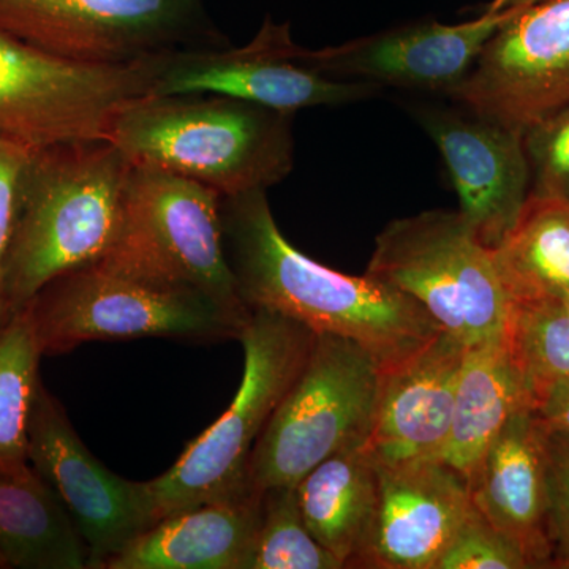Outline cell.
I'll return each instance as SVG.
<instances>
[{
  "label": "cell",
  "mask_w": 569,
  "mask_h": 569,
  "mask_svg": "<svg viewBox=\"0 0 569 569\" xmlns=\"http://www.w3.org/2000/svg\"><path fill=\"white\" fill-rule=\"evenodd\" d=\"M223 246L249 309L291 318L316 335L355 340L381 367L443 331L425 307L376 277L348 276L299 252L280 231L266 190L222 198Z\"/></svg>",
  "instance_id": "cell-1"
},
{
  "label": "cell",
  "mask_w": 569,
  "mask_h": 569,
  "mask_svg": "<svg viewBox=\"0 0 569 569\" xmlns=\"http://www.w3.org/2000/svg\"><path fill=\"white\" fill-rule=\"evenodd\" d=\"M132 168L110 140L33 149L3 279L10 318L52 280L110 252L121 233Z\"/></svg>",
  "instance_id": "cell-2"
},
{
  "label": "cell",
  "mask_w": 569,
  "mask_h": 569,
  "mask_svg": "<svg viewBox=\"0 0 569 569\" xmlns=\"http://www.w3.org/2000/svg\"><path fill=\"white\" fill-rule=\"evenodd\" d=\"M293 116L222 93L146 96L118 112L108 140L133 167L234 197L293 171Z\"/></svg>",
  "instance_id": "cell-3"
},
{
  "label": "cell",
  "mask_w": 569,
  "mask_h": 569,
  "mask_svg": "<svg viewBox=\"0 0 569 569\" xmlns=\"http://www.w3.org/2000/svg\"><path fill=\"white\" fill-rule=\"evenodd\" d=\"M316 332L291 318L250 309L239 332L244 376L233 402L187 447L170 470L142 482L153 520L206 501L254 489L249 482L254 443L306 365Z\"/></svg>",
  "instance_id": "cell-4"
},
{
  "label": "cell",
  "mask_w": 569,
  "mask_h": 569,
  "mask_svg": "<svg viewBox=\"0 0 569 569\" xmlns=\"http://www.w3.org/2000/svg\"><path fill=\"white\" fill-rule=\"evenodd\" d=\"M28 309L43 356L92 340L217 342L238 339L242 329L201 291L146 274L111 253L52 280Z\"/></svg>",
  "instance_id": "cell-5"
},
{
  "label": "cell",
  "mask_w": 569,
  "mask_h": 569,
  "mask_svg": "<svg viewBox=\"0 0 569 569\" xmlns=\"http://www.w3.org/2000/svg\"><path fill=\"white\" fill-rule=\"evenodd\" d=\"M366 274L419 302L466 347L505 340L509 301L493 250L459 211H426L389 222Z\"/></svg>",
  "instance_id": "cell-6"
},
{
  "label": "cell",
  "mask_w": 569,
  "mask_h": 569,
  "mask_svg": "<svg viewBox=\"0 0 569 569\" xmlns=\"http://www.w3.org/2000/svg\"><path fill=\"white\" fill-rule=\"evenodd\" d=\"M381 365L355 340L316 335L306 365L254 443L249 482L291 486L343 449L365 447L376 415Z\"/></svg>",
  "instance_id": "cell-7"
},
{
  "label": "cell",
  "mask_w": 569,
  "mask_h": 569,
  "mask_svg": "<svg viewBox=\"0 0 569 569\" xmlns=\"http://www.w3.org/2000/svg\"><path fill=\"white\" fill-rule=\"evenodd\" d=\"M0 31L93 66H132L231 44L204 0H0Z\"/></svg>",
  "instance_id": "cell-8"
},
{
  "label": "cell",
  "mask_w": 569,
  "mask_h": 569,
  "mask_svg": "<svg viewBox=\"0 0 569 569\" xmlns=\"http://www.w3.org/2000/svg\"><path fill=\"white\" fill-rule=\"evenodd\" d=\"M157 61L93 66L0 31V137L40 149L108 140L116 116L151 96Z\"/></svg>",
  "instance_id": "cell-9"
},
{
  "label": "cell",
  "mask_w": 569,
  "mask_h": 569,
  "mask_svg": "<svg viewBox=\"0 0 569 569\" xmlns=\"http://www.w3.org/2000/svg\"><path fill=\"white\" fill-rule=\"evenodd\" d=\"M222 198L203 183L133 167L121 233L108 253L146 274L201 291L244 326L250 309L224 253Z\"/></svg>",
  "instance_id": "cell-10"
},
{
  "label": "cell",
  "mask_w": 569,
  "mask_h": 569,
  "mask_svg": "<svg viewBox=\"0 0 569 569\" xmlns=\"http://www.w3.org/2000/svg\"><path fill=\"white\" fill-rule=\"evenodd\" d=\"M380 91L373 82L337 80L313 69L290 24L266 17L244 47L160 59L151 96L222 93L295 114L305 108L361 102Z\"/></svg>",
  "instance_id": "cell-11"
},
{
  "label": "cell",
  "mask_w": 569,
  "mask_h": 569,
  "mask_svg": "<svg viewBox=\"0 0 569 569\" xmlns=\"http://www.w3.org/2000/svg\"><path fill=\"white\" fill-rule=\"evenodd\" d=\"M448 96L520 133L568 108L569 0H539L516 10Z\"/></svg>",
  "instance_id": "cell-12"
},
{
  "label": "cell",
  "mask_w": 569,
  "mask_h": 569,
  "mask_svg": "<svg viewBox=\"0 0 569 569\" xmlns=\"http://www.w3.org/2000/svg\"><path fill=\"white\" fill-rule=\"evenodd\" d=\"M29 463L69 512L88 552L103 569L156 523L142 482L112 473L86 448L62 403L40 381L29 419Z\"/></svg>",
  "instance_id": "cell-13"
},
{
  "label": "cell",
  "mask_w": 569,
  "mask_h": 569,
  "mask_svg": "<svg viewBox=\"0 0 569 569\" xmlns=\"http://www.w3.org/2000/svg\"><path fill=\"white\" fill-rule=\"evenodd\" d=\"M411 116L447 163L463 219L482 244L497 247L530 193L523 134L467 108L415 103Z\"/></svg>",
  "instance_id": "cell-14"
},
{
  "label": "cell",
  "mask_w": 569,
  "mask_h": 569,
  "mask_svg": "<svg viewBox=\"0 0 569 569\" xmlns=\"http://www.w3.org/2000/svg\"><path fill=\"white\" fill-rule=\"evenodd\" d=\"M516 10L462 24L411 22L321 50L305 48L310 66L328 77L400 89L448 93L466 80L490 37Z\"/></svg>",
  "instance_id": "cell-15"
},
{
  "label": "cell",
  "mask_w": 569,
  "mask_h": 569,
  "mask_svg": "<svg viewBox=\"0 0 569 569\" xmlns=\"http://www.w3.org/2000/svg\"><path fill=\"white\" fill-rule=\"evenodd\" d=\"M377 468L376 520L356 568L436 569L473 507L467 479L436 459Z\"/></svg>",
  "instance_id": "cell-16"
},
{
  "label": "cell",
  "mask_w": 569,
  "mask_h": 569,
  "mask_svg": "<svg viewBox=\"0 0 569 569\" xmlns=\"http://www.w3.org/2000/svg\"><path fill=\"white\" fill-rule=\"evenodd\" d=\"M467 347L440 331L396 365L381 367L365 448L377 466L438 460L447 447Z\"/></svg>",
  "instance_id": "cell-17"
},
{
  "label": "cell",
  "mask_w": 569,
  "mask_h": 569,
  "mask_svg": "<svg viewBox=\"0 0 569 569\" xmlns=\"http://www.w3.org/2000/svg\"><path fill=\"white\" fill-rule=\"evenodd\" d=\"M467 482L473 507L522 550L530 567L552 568L546 429L533 408L509 419Z\"/></svg>",
  "instance_id": "cell-18"
},
{
  "label": "cell",
  "mask_w": 569,
  "mask_h": 569,
  "mask_svg": "<svg viewBox=\"0 0 569 569\" xmlns=\"http://www.w3.org/2000/svg\"><path fill=\"white\" fill-rule=\"evenodd\" d=\"M261 501L250 489L164 516L103 569H249Z\"/></svg>",
  "instance_id": "cell-19"
},
{
  "label": "cell",
  "mask_w": 569,
  "mask_h": 569,
  "mask_svg": "<svg viewBox=\"0 0 569 569\" xmlns=\"http://www.w3.org/2000/svg\"><path fill=\"white\" fill-rule=\"evenodd\" d=\"M533 407V396L505 340L467 347L447 447L438 460L468 481L509 419Z\"/></svg>",
  "instance_id": "cell-20"
},
{
  "label": "cell",
  "mask_w": 569,
  "mask_h": 569,
  "mask_svg": "<svg viewBox=\"0 0 569 569\" xmlns=\"http://www.w3.org/2000/svg\"><path fill=\"white\" fill-rule=\"evenodd\" d=\"M310 533L343 568H356L372 531L378 468L365 447L329 456L296 486Z\"/></svg>",
  "instance_id": "cell-21"
},
{
  "label": "cell",
  "mask_w": 569,
  "mask_h": 569,
  "mask_svg": "<svg viewBox=\"0 0 569 569\" xmlns=\"http://www.w3.org/2000/svg\"><path fill=\"white\" fill-rule=\"evenodd\" d=\"M0 553L9 568H88L69 512L31 463L0 471Z\"/></svg>",
  "instance_id": "cell-22"
},
{
  "label": "cell",
  "mask_w": 569,
  "mask_h": 569,
  "mask_svg": "<svg viewBox=\"0 0 569 569\" xmlns=\"http://www.w3.org/2000/svg\"><path fill=\"white\" fill-rule=\"evenodd\" d=\"M492 250L511 305L563 298L569 291L568 198L530 192Z\"/></svg>",
  "instance_id": "cell-23"
},
{
  "label": "cell",
  "mask_w": 569,
  "mask_h": 569,
  "mask_svg": "<svg viewBox=\"0 0 569 569\" xmlns=\"http://www.w3.org/2000/svg\"><path fill=\"white\" fill-rule=\"evenodd\" d=\"M41 348L28 307L0 329V471L29 463V419L41 381Z\"/></svg>",
  "instance_id": "cell-24"
},
{
  "label": "cell",
  "mask_w": 569,
  "mask_h": 569,
  "mask_svg": "<svg viewBox=\"0 0 569 569\" xmlns=\"http://www.w3.org/2000/svg\"><path fill=\"white\" fill-rule=\"evenodd\" d=\"M512 362L531 396L569 380V312L561 299L511 305L505 332Z\"/></svg>",
  "instance_id": "cell-25"
},
{
  "label": "cell",
  "mask_w": 569,
  "mask_h": 569,
  "mask_svg": "<svg viewBox=\"0 0 569 569\" xmlns=\"http://www.w3.org/2000/svg\"><path fill=\"white\" fill-rule=\"evenodd\" d=\"M249 569H343L307 527L291 486L263 490Z\"/></svg>",
  "instance_id": "cell-26"
},
{
  "label": "cell",
  "mask_w": 569,
  "mask_h": 569,
  "mask_svg": "<svg viewBox=\"0 0 569 569\" xmlns=\"http://www.w3.org/2000/svg\"><path fill=\"white\" fill-rule=\"evenodd\" d=\"M522 550L471 507L436 569H530Z\"/></svg>",
  "instance_id": "cell-27"
},
{
  "label": "cell",
  "mask_w": 569,
  "mask_h": 569,
  "mask_svg": "<svg viewBox=\"0 0 569 569\" xmlns=\"http://www.w3.org/2000/svg\"><path fill=\"white\" fill-rule=\"evenodd\" d=\"M522 134L530 192L569 200V107L533 123Z\"/></svg>",
  "instance_id": "cell-28"
},
{
  "label": "cell",
  "mask_w": 569,
  "mask_h": 569,
  "mask_svg": "<svg viewBox=\"0 0 569 569\" xmlns=\"http://www.w3.org/2000/svg\"><path fill=\"white\" fill-rule=\"evenodd\" d=\"M545 429L552 568L569 569V437Z\"/></svg>",
  "instance_id": "cell-29"
},
{
  "label": "cell",
  "mask_w": 569,
  "mask_h": 569,
  "mask_svg": "<svg viewBox=\"0 0 569 569\" xmlns=\"http://www.w3.org/2000/svg\"><path fill=\"white\" fill-rule=\"evenodd\" d=\"M32 151L28 146L0 137V329L10 321L3 279L20 208L22 178Z\"/></svg>",
  "instance_id": "cell-30"
},
{
  "label": "cell",
  "mask_w": 569,
  "mask_h": 569,
  "mask_svg": "<svg viewBox=\"0 0 569 569\" xmlns=\"http://www.w3.org/2000/svg\"><path fill=\"white\" fill-rule=\"evenodd\" d=\"M533 410L549 430L569 437V380L537 392Z\"/></svg>",
  "instance_id": "cell-31"
},
{
  "label": "cell",
  "mask_w": 569,
  "mask_h": 569,
  "mask_svg": "<svg viewBox=\"0 0 569 569\" xmlns=\"http://www.w3.org/2000/svg\"><path fill=\"white\" fill-rule=\"evenodd\" d=\"M539 0H492V2L488 3L485 11L500 13V11L526 9V7L533 6Z\"/></svg>",
  "instance_id": "cell-32"
},
{
  "label": "cell",
  "mask_w": 569,
  "mask_h": 569,
  "mask_svg": "<svg viewBox=\"0 0 569 569\" xmlns=\"http://www.w3.org/2000/svg\"><path fill=\"white\" fill-rule=\"evenodd\" d=\"M561 302H563V306L567 307L569 312V291L567 295L563 296V298H561Z\"/></svg>",
  "instance_id": "cell-33"
},
{
  "label": "cell",
  "mask_w": 569,
  "mask_h": 569,
  "mask_svg": "<svg viewBox=\"0 0 569 569\" xmlns=\"http://www.w3.org/2000/svg\"><path fill=\"white\" fill-rule=\"evenodd\" d=\"M0 569H9V567H7L6 559L2 557V553H0Z\"/></svg>",
  "instance_id": "cell-34"
}]
</instances>
